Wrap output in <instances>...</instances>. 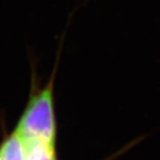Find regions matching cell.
I'll return each instance as SVG.
<instances>
[{
    "label": "cell",
    "mask_w": 160,
    "mask_h": 160,
    "mask_svg": "<svg viewBox=\"0 0 160 160\" xmlns=\"http://www.w3.org/2000/svg\"><path fill=\"white\" fill-rule=\"evenodd\" d=\"M53 88V80L51 79L46 86L32 92L19 118L15 132L26 145L34 142L55 143L57 124Z\"/></svg>",
    "instance_id": "cell-1"
},
{
    "label": "cell",
    "mask_w": 160,
    "mask_h": 160,
    "mask_svg": "<svg viewBox=\"0 0 160 160\" xmlns=\"http://www.w3.org/2000/svg\"><path fill=\"white\" fill-rule=\"evenodd\" d=\"M26 149L27 145L14 131L0 142V160H25Z\"/></svg>",
    "instance_id": "cell-2"
},
{
    "label": "cell",
    "mask_w": 160,
    "mask_h": 160,
    "mask_svg": "<svg viewBox=\"0 0 160 160\" xmlns=\"http://www.w3.org/2000/svg\"><path fill=\"white\" fill-rule=\"evenodd\" d=\"M25 160H57L55 143H29L27 145Z\"/></svg>",
    "instance_id": "cell-3"
}]
</instances>
